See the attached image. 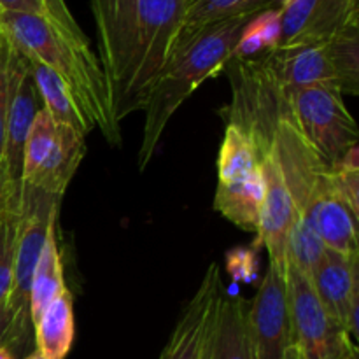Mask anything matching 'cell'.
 <instances>
[{
    "mask_svg": "<svg viewBox=\"0 0 359 359\" xmlns=\"http://www.w3.org/2000/svg\"><path fill=\"white\" fill-rule=\"evenodd\" d=\"M188 0H90L114 119L144 111L184 23Z\"/></svg>",
    "mask_w": 359,
    "mask_h": 359,
    "instance_id": "obj_1",
    "label": "cell"
},
{
    "mask_svg": "<svg viewBox=\"0 0 359 359\" xmlns=\"http://www.w3.org/2000/svg\"><path fill=\"white\" fill-rule=\"evenodd\" d=\"M0 28L18 51L51 69L69 88L88 132L97 128L111 144H121L104 70L88 39L72 37L37 14L0 13Z\"/></svg>",
    "mask_w": 359,
    "mask_h": 359,
    "instance_id": "obj_2",
    "label": "cell"
},
{
    "mask_svg": "<svg viewBox=\"0 0 359 359\" xmlns=\"http://www.w3.org/2000/svg\"><path fill=\"white\" fill-rule=\"evenodd\" d=\"M251 16L230 18L195 30L179 32L167 65L161 70L144 107L146 118L137 156L140 170L149 165L175 111L205 79L223 72Z\"/></svg>",
    "mask_w": 359,
    "mask_h": 359,
    "instance_id": "obj_3",
    "label": "cell"
},
{
    "mask_svg": "<svg viewBox=\"0 0 359 359\" xmlns=\"http://www.w3.org/2000/svg\"><path fill=\"white\" fill-rule=\"evenodd\" d=\"M270 151L279 163L294 210L318 231L326 248L359 255L358 216L337 191L332 165L305 142L290 114L279 121Z\"/></svg>",
    "mask_w": 359,
    "mask_h": 359,
    "instance_id": "obj_4",
    "label": "cell"
},
{
    "mask_svg": "<svg viewBox=\"0 0 359 359\" xmlns=\"http://www.w3.org/2000/svg\"><path fill=\"white\" fill-rule=\"evenodd\" d=\"M263 62L283 88L333 86L344 95H358L359 27L319 44L276 48L263 55Z\"/></svg>",
    "mask_w": 359,
    "mask_h": 359,
    "instance_id": "obj_5",
    "label": "cell"
},
{
    "mask_svg": "<svg viewBox=\"0 0 359 359\" xmlns=\"http://www.w3.org/2000/svg\"><path fill=\"white\" fill-rule=\"evenodd\" d=\"M62 198L30 184L20 186L16 223V249L14 272L7 305L13 311L11 325L4 346L9 351L25 342L30 326V284L49 231L55 228Z\"/></svg>",
    "mask_w": 359,
    "mask_h": 359,
    "instance_id": "obj_6",
    "label": "cell"
},
{
    "mask_svg": "<svg viewBox=\"0 0 359 359\" xmlns=\"http://www.w3.org/2000/svg\"><path fill=\"white\" fill-rule=\"evenodd\" d=\"M284 97L293 125L326 163L333 165L358 144V125L340 90L333 86H291L284 88Z\"/></svg>",
    "mask_w": 359,
    "mask_h": 359,
    "instance_id": "obj_7",
    "label": "cell"
},
{
    "mask_svg": "<svg viewBox=\"0 0 359 359\" xmlns=\"http://www.w3.org/2000/svg\"><path fill=\"white\" fill-rule=\"evenodd\" d=\"M291 340L307 359H356V346L319 300L309 276L286 266Z\"/></svg>",
    "mask_w": 359,
    "mask_h": 359,
    "instance_id": "obj_8",
    "label": "cell"
},
{
    "mask_svg": "<svg viewBox=\"0 0 359 359\" xmlns=\"http://www.w3.org/2000/svg\"><path fill=\"white\" fill-rule=\"evenodd\" d=\"M252 359H284L291 340L286 270L270 263L258 293L248 307Z\"/></svg>",
    "mask_w": 359,
    "mask_h": 359,
    "instance_id": "obj_9",
    "label": "cell"
},
{
    "mask_svg": "<svg viewBox=\"0 0 359 359\" xmlns=\"http://www.w3.org/2000/svg\"><path fill=\"white\" fill-rule=\"evenodd\" d=\"M359 27V7L347 0H290L280 7L277 48L319 44Z\"/></svg>",
    "mask_w": 359,
    "mask_h": 359,
    "instance_id": "obj_10",
    "label": "cell"
},
{
    "mask_svg": "<svg viewBox=\"0 0 359 359\" xmlns=\"http://www.w3.org/2000/svg\"><path fill=\"white\" fill-rule=\"evenodd\" d=\"M311 283L333 319L351 339L359 337V255L326 248L311 273Z\"/></svg>",
    "mask_w": 359,
    "mask_h": 359,
    "instance_id": "obj_11",
    "label": "cell"
},
{
    "mask_svg": "<svg viewBox=\"0 0 359 359\" xmlns=\"http://www.w3.org/2000/svg\"><path fill=\"white\" fill-rule=\"evenodd\" d=\"M11 42V41H9ZM13 46V42H11ZM42 100L32 79L27 56L13 46L11 53V98L6 119L4 168L14 184H21L23 151L28 130L35 116L42 111Z\"/></svg>",
    "mask_w": 359,
    "mask_h": 359,
    "instance_id": "obj_12",
    "label": "cell"
},
{
    "mask_svg": "<svg viewBox=\"0 0 359 359\" xmlns=\"http://www.w3.org/2000/svg\"><path fill=\"white\" fill-rule=\"evenodd\" d=\"M223 297L219 266L216 263L207 269L198 290L175 325L170 340L160 359H203L207 332L217 302Z\"/></svg>",
    "mask_w": 359,
    "mask_h": 359,
    "instance_id": "obj_13",
    "label": "cell"
},
{
    "mask_svg": "<svg viewBox=\"0 0 359 359\" xmlns=\"http://www.w3.org/2000/svg\"><path fill=\"white\" fill-rule=\"evenodd\" d=\"M259 163H262L263 177H265V196H263L262 214H259V226L256 231L258 241L255 244L258 248L265 245L270 263L286 270L287 233H290L297 210H294L293 198L287 191L279 163L272 151L262 156Z\"/></svg>",
    "mask_w": 359,
    "mask_h": 359,
    "instance_id": "obj_14",
    "label": "cell"
},
{
    "mask_svg": "<svg viewBox=\"0 0 359 359\" xmlns=\"http://www.w3.org/2000/svg\"><path fill=\"white\" fill-rule=\"evenodd\" d=\"M203 359H252L244 298L221 297L210 319Z\"/></svg>",
    "mask_w": 359,
    "mask_h": 359,
    "instance_id": "obj_15",
    "label": "cell"
},
{
    "mask_svg": "<svg viewBox=\"0 0 359 359\" xmlns=\"http://www.w3.org/2000/svg\"><path fill=\"white\" fill-rule=\"evenodd\" d=\"M84 154H86V135L70 126L56 125L55 142L44 163L30 182H21V184L35 186L49 195L62 198L76 175Z\"/></svg>",
    "mask_w": 359,
    "mask_h": 359,
    "instance_id": "obj_16",
    "label": "cell"
},
{
    "mask_svg": "<svg viewBox=\"0 0 359 359\" xmlns=\"http://www.w3.org/2000/svg\"><path fill=\"white\" fill-rule=\"evenodd\" d=\"M265 196L262 163L251 174L231 182H217L214 209L244 231H258Z\"/></svg>",
    "mask_w": 359,
    "mask_h": 359,
    "instance_id": "obj_17",
    "label": "cell"
},
{
    "mask_svg": "<svg viewBox=\"0 0 359 359\" xmlns=\"http://www.w3.org/2000/svg\"><path fill=\"white\" fill-rule=\"evenodd\" d=\"M35 344L44 359H65L76 337L74 302L69 290L60 293L34 323Z\"/></svg>",
    "mask_w": 359,
    "mask_h": 359,
    "instance_id": "obj_18",
    "label": "cell"
},
{
    "mask_svg": "<svg viewBox=\"0 0 359 359\" xmlns=\"http://www.w3.org/2000/svg\"><path fill=\"white\" fill-rule=\"evenodd\" d=\"M67 290L63 277L62 256L56 244L55 228L49 231L46 244L42 248L39 262L34 269L30 284V321L32 326L37 321L46 307Z\"/></svg>",
    "mask_w": 359,
    "mask_h": 359,
    "instance_id": "obj_19",
    "label": "cell"
},
{
    "mask_svg": "<svg viewBox=\"0 0 359 359\" xmlns=\"http://www.w3.org/2000/svg\"><path fill=\"white\" fill-rule=\"evenodd\" d=\"M27 62L32 74V79H34L39 95H41L42 107H44V111H48L53 121L60 126L76 128L81 133H84V135H88L90 132H88L81 114L77 112L76 104H74L72 97H70L69 88L60 81V77L51 69L42 65L41 62H37L34 58H28V56Z\"/></svg>",
    "mask_w": 359,
    "mask_h": 359,
    "instance_id": "obj_20",
    "label": "cell"
},
{
    "mask_svg": "<svg viewBox=\"0 0 359 359\" xmlns=\"http://www.w3.org/2000/svg\"><path fill=\"white\" fill-rule=\"evenodd\" d=\"M272 7H279L277 0H188L181 32L195 30L230 18L252 16Z\"/></svg>",
    "mask_w": 359,
    "mask_h": 359,
    "instance_id": "obj_21",
    "label": "cell"
},
{
    "mask_svg": "<svg viewBox=\"0 0 359 359\" xmlns=\"http://www.w3.org/2000/svg\"><path fill=\"white\" fill-rule=\"evenodd\" d=\"M259 167L258 147L251 137L233 125H226L217 154V182H231Z\"/></svg>",
    "mask_w": 359,
    "mask_h": 359,
    "instance_id": "obj_22",
    "label": "cell"
},
{
    "mask_svg": "<svg viewBox=\"0 0 359 359\" xmlns=\"http://www.w3.org/2000/svg\"><path fill=\"white\" fill-rule=\"evenodd\" d=\"M280 41V7H272L256 13L245 23L235 44L231 58L251 60L263 56L279 46Z\"/></svg>",
    "mask_w": 359,
    "mask_h": 359,
    "instance_id": "obj_23",
    "label": "cell"
},
{
    "mask_svg": "<svg viewBox=\"0 0 359 359\" xmlns=\"http://www.w3.org/2000/svg\"><path fill=\"white\" fill-rule=\"evenodd\" d=\"M326 245L318 231L304 219L298 212H294L286 244V263L300 270L302 273L311 277L312 270L321 259Z\"/></svg>",
    "mask_w": 359,
    "mask_h": 359,
    "instance_id": "obj_24",
    "label": "cell"
},
{
    "mask_svg": "<svg viewBox=\"0 0 359 359\" xmlns=\"http://www.w3.org/2000/svg\"><path fill=\"white\" fill-rule=\"evenodd\" d=\"M56 137V123L53 121L48 111L42 109L35 116L30 130H28L27 142L23 151V168H21V182H30L41 165L44 163L46 156L51 151L53 142Z\"/></svg>",
    "mask_w": 359,
    "mask_h": 359,
    "instance_id": "obj_25",
    "label": "cell"
},
{
    "mask_svg": "<svg viewBox=\"0 0 359 359\" xmlns=\"http://www.w3.org/2000/svg\"><path fill=\"white\" fill-rule=\"evenodd\" d=\"M18 200H20V189L0 209V304L7 300L11 286H13Z\"/></svg>",
    "mask_w": 359,
    "mask_h": 359,
    "instance_id": "obj_26",
    "label": "cell"
},
{
    "mask_svg": "<svg viewBox=\"0 0 359 359\" xmlns=\"http://www.w3.org/2000/svg\"><path fill=\"white\" fill-rule=\"evenodd\" d=\"M258 245L252 244L251 248H235L230 249L224 256V266L228 276L237 283H252L258 277L259 259Z\"/></svg>",
    "mask_w": 359,
    "mask_h": 359,
    "instance_id": "obj_27",
    "label": "cell"
},
{
    "mask_svg": "<svg viewBox=\"0 0 359 359\" xmlns=\"http://www.w3.org/2000/svg\"><path fill=\"white\" fill-rule=\"evenodd\" d=\"M11 46L6 34H0V168H4V146H6V119L11 98Z\"/></svg>",
    "mask_w": 359,
    "mask_h": 359,
    "instance_id": "obj_28",
    "label": "cell"
},
{
    "mask_svg": "<svg viewBox=\"0 0 359 359\" xmlns=\"http://www.w3.org/2000/svg\"><path fill=\"white\" fill-rule=\"evenodd\" d=\"M41 2L44 4V7L48 9L49 20H51L56 27H60L63 32L72 35V37L86 41V34H84L83 28L79 27L76 18L72 16L70 9L67 7L65 0H41Z\"/></svg>",
    "mask_w": 359,
    "mask_h": 359,
    "instance_id": "obj_29",
    "label": "cell"
},
{
    "mask_svg": "<svg viewBox=\"0 0 359 359\" xmlns=\"http://www.w3.org/2000/svg\"><path fill=\"white\" fill-rule=\"evenodd\" d=\"M0 13L37 14V16L49 20L48 9H46L44 4H42L41 0H0Z\"/></svg>",
    "mask_w": 359,
    "mask_h": 359,
    "instance_id": "obj_30",
    "label": "cell"
},
{
    "mask_svg": "<svg viewBox=\"0 0 359 359\" xmlns=\"http://www.w3.org/2000/svg\"><path fill=\"white\" fill-rule=\"evenodd\" d=\"M20 186L21 184H14V182L11 181L6 168H0V209H2V207L6 205L7 200L20 189Z\"/></svg>",
    "mask_w": 359,
    "mask_h": 359,
    "instance_id": "obj_31",
    "label": "cell"
},
{
    "mask_svg": "<svg viewBox=\"0 0 359 359\" xmlns=\"http://www.w3.org/2000/svg\"><path fill=\"white\" fill-rule=\"evenodd\" d=\"M13 311H11V307L7 305V300H4L2 304H0V346H4V342H6L7 333H9L11 325H13Z\"/></svg>",
    "mask_w": 359,
    "mask_h": 359,
    "instance_id": "obj_32",
    "label": "cell"
},
{
    "mask_svg": "<svg viewBox=\"0 0 359 359\" xmlns=\"http://www.w3.org/2000/svg\"><path fill=\"white\" fill-rule=\"evenodd\" d=\"M284 359H307V358L304 356V353H302L294 344H291V346L287 347L286 354H284Z\"/></svg>",
    "mask_w": 359,
    "mask_h": 359,
    "instance_id": "obj_33",
    "label": "cell"
},
{
    "mask_svg": "<svg viewBox=\"0 0 359 359\" xmlns=\"http://www.w3.org/2000/svg\"><path fill=\"white\" fill-rule=\"evenodd\" d=\"M0 359H14L13 351L7 349L6 346H0Z\"/></svg>",
    "mask_w": 359,
    "mask_h": 359,
    "instance_id": "obj_34",
    "label": "cell"
},
{
    "mask_svg": "<svg viewBox=\"0 0 359 359\" xmlns=\"http://www.w3.org/2000/svg\"><path fill=\"white\" fill-rule=\"evenodd\" d=\"M25 359H44V356H42V354L39 353V351H34V353L28 354V356L25 358Z\"/></svg>",
    "mask_w": 359,
    "mask_h": 359,
    "instance_id": "obj_35",
    "label": "cell"
},
{
    "mask_svg": "<svg viewBox=\"0 0 359 359\" xmlns=\"http://www.w3.org/2000/svg\"><path fill=\"white\" fill-rule=\"evenodd\" d=\"M286 2H290V0H277V4H279V7H283Z\"/></svg>",
    "mask_w": 359,
    "mask_h": 359,
    "instance_id": "obj_36",
    "label": "cell"
},
{
    "mask_svg": "<svg viewBox=\"0 0 359 359\" xmlns=\"http://www.w3.org/2000/svg\"><path fill=\"white\" fill-rule=\"evenodd\" d=\"M347 2H351V4H354V6H358V0H347Z\"/></svg>",
    "mask_w": 359,
    "mask_h": 359,
    "instance_id": "obj_37",
    "label": "cell"
},
{
    "mask_svg": "<svg viewBox=\"0 0 359 359\" xmlns=\"http://www.w3.org/2000/svg\"><path fill=\"white\" fill-rule=\"evenodd\" d=\"M0 34H2V28H0Z\"/></svg>",
    "mask_w": 359,
    "mask_h": 359,
    "instance_id": "obj_38",
    "label": "cell"
},
{
    "mask_svg": "<svg viewBox=\"0 0 359 359\" xmlns=\"http://www.w3.org/2000/svg\"><path fill=\"white\" fill-rule=\"evenodd\" d=\"M347 359H354V358H347Z\"/></svg>",
    "mask_w": 359,
    "mask_h": 359,
    "instance_id": "obj_39",
    "label": "cell"
}]
</instances>
